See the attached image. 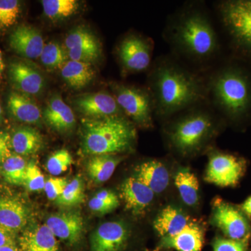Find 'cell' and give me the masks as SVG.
Listing matches in <instances>:
<instances>
[{
	"instance_id": "33",
	"label": "cell",
	"mask_w": 251,
	"mask_h": 251,
	"mask_svg": "<svg viewBox=\"0 0 251 251\" xmlns=\"http://www.w3.org/2000/svg\"><path fill=\"white\" fill-rule=\"evenodd\" d=\"M21 12L18 0H0V29H6L17 22Z\"/></svg>"
},
{
	"instance_id": "40",
	"label": "cell",
	"mask_w": 251,
	"mask_h": 251,
	"mask_svg": "<svg viewBox=\"0 0 251 251\" xmlns=\"http://www.w3.org/2000/svg\"><path fill=\"white\" fill-rule=\"evenodd\" d=\"M11 138L7 133L0 131V163H4L11 155Z\"/></svg>"
},
{
	"instance_id": "5",
	"label": "cell",
	"mask_w": 251,
	"mask_h": 251,
	"mask_svg": "<svg viewBox=\"0 0 251 251\" xmlns=\"http://www.w3.org/2000/svg\"><path fill=\"white\" fill-rule=\"evenodd\" d=\"M134 124L123 115L82 122V152L87 155L129 152L136 142Z\"/></svg>"
},
{
	"instance_id": "7",
	"label": "cell",
	"mask_w": 251,
	"mask_h": 251,
	"mask_svg": "<svg viewBox=\"0 0 251 251\" xmlns=\"http://www.w3.org/2000/svg\"><path fill=\"white\" fill-rule=\"evenodd\" d=\"M111 88L119 106L130 121L143 128L153 126L154 103L148 87L113 83Z\"/></svg>"
},
{
	"instance_id": "41",
	"label": "cell",
	"mask_w": 251,
	"mask_h": 251,
	"mask_svg": "<svg viewBox=\"0 0 251 251\" xmlns=\"http://www.w3.org/2000/svg\"><path fill=\"white\" fill-rule=\"evenodd\" d=\"M17 241L16 233L0 225V248L6 246L17 245Z\"/></svg>"
},
{
	"instance_id": "21",
	"label": "cell",
	"mask_w": 251,
	"mask_h": 251,
	"mask_svg": "<svg viewBox=\"0 0 251 251\" xmlns=\"http://www.w3.org/2000/svg\"><path fill=\"white\" fill-rule=\"evenodd\" d=\"M192 219L179 208L167 206L153 221V228L161 238L173 237L183 230Z\"/></svg>"
},
{
	"instance_id": "31",
	"label": "cell",
	"mask_w": 251,
	"mask_h": 251,
	"mask_svg": "<svg viewBox=\"0 0 251 251\" xmlns=\"http://www.w3.org/2000/svg\"><path fill=\"white\" fill-rule=\"evenodd\" d=\"M68 54L65 50L57 43L50 42L45 44L40 58L41 62L49 69H62L67 62Z\"/></svg>"
},
{
	"instance_id": "19",
	"label": "cell",
	"mask_w": 251,
	"mask_h": 251,
	"mask_svg": "<svg viewBox=\"0 0 251 251\" xmlns=\"http://www.w3.org/2000/svg\"><path fill=\"white\" fill-rule=\"evenodd\" d=\"M135 171V176L151 188L155 194L164 192L169 186V171L166 165L159 160L145 161L138 165Z\"/></svg>"
},
{
	"instance_id": "30",
	"label": "cell",
	"mask_w": 251,
	"mask_h": 251,
	"mask_svg": "<svg viewBox=\"0 0 251 251\" xmlns=\"http://www.w3.org/2000/svg\"><path fill=\"white\" fill-rule=\"evenodd\" d=\"M27 163L20 155H11L2 163V175L8 183L23 185Z\"/></svg>"
},
{
	"instance_id": "4",
	"label": "cell",
	"mask_w": 251,
	"mask_h": 251,
	"mask_svg": "<svg viewBox=\"0 0 251 251\" xmlns=\"http://www.w3.org/2000/svg\"><path fill=\"white\" fill-rule=\"evenodd\" d=\"M223 122L207 101L204 102L166 120L165 137L170 148L179 156H195L214 139Z\"/></svg>"
},
{
	"instance_id": "18",
	"label": "cell",
	"mask_w": 251,
	"mask_h": 251,
	"mask_svg": "<svg viewBox=\"0 0 251 251\" xmlns=\"http://www.w3.org/2000/svg\"><path fill=\"white\" fill-rule=\"evenodd\" d=\"M204 230L196 221L191 222L179 233L173 237L161 238L159 247L176 251H202Z\"/></svg>"
},
{
	"instance_id": "16",
	"label": "cell",
	"mask_w": 251,
	"mask_h": 251,
	"mask_svg": "<svg viewBox=\"0 0 251 251\" xmlns=\"http://www.w3.org/2000/svg\"><path fill=\"white\" fill-rule=\"evenodd\" d=\"M9 74L15 87L25 95H38L45 85L42 75L29 64L22 62L11 63Z\"/></svg>"
},
{
	"instance_id": "35",
	"label": "cell",
	"mask_w": 251,
	"mask_h": 251,
	"mask_svg": "<svg viewBox=\"0 0 251 251\" xmlns=\"http://www.w3.org/2000/svg\"><path fill=\"white\" fill-rule=\"evenodd\" d=\"M45 184V178L40 168L36 165L35 162H29L26 168L23 185L29 191H41L44 189Z\"/></svg>"
},
{
	"instance_id": "22",
	"label": "cell",
	"mask_w": 251,
	"mask_h": 251,
	"mask_svg": "<svg viewBox=\"0 0 251 251\" xmlns=\"http://www.w3.org/2000/svg\"><path fill=\"white\" fill-rule=\"evenodd\" d=\"M28 215L27 206L17 198L0 197V225L5 228L16 233L27 224Z\"/></svg>"
},
{
	"instance_id": "36",
	"label": "cell",
	"mask_w": 251,
	"mask_h": 251,
	"mask_svg": "<svg viewBox=\"0 0 251 251\" xmlns=\"http://www.w3.org/2000/svg\"><path fill=\"white\" fill-rule=\"evenodd\" d=\"M250 239L234 240L221 236L213 242V251H248Z\"/></svg>"
},
{
	"instance_id": "34",
	"label": "cell",
	"mask_w": 251,
	"mask_h": 251,
	"mask_svg": "<svg viewBox=\"0 0 251 251\" xmlns=\"http://www.w3.org/2000/svg\"><path fill=\"white\" fill-rule=\"evenodd\" d=\"M74 163L70 152L67 150L55 151L49 157L46 163V169L54 176H58L67 171Z\"/></svg>"
},
{
	"instance_id": "9",
	"label": "cell",
	"mask_w": 251,
	"mask_h": 251,
	"mask_svg": "<svg viewBox=\"0 0 251 251\" xmlns=\"http://www.w3.org/2000/svg\"><path fill=\"white\" fill-rule=\"evenodd\" d=\"M247 169V161L242 157L224 151H211L204 179L221 187L235 186Z\"/></svg>"
},
{
	"instance_id": "25",
	"label": "cell",
	"mask_w": 251,
	"mask_h": 251,
	"mask_svg": "<svg viewBox=\"0 0 251 251\" xmlns=\"http://www.w3.org/2000/svg\"><path fill=\"white\" fill-rule=\"evenodd\" d=\"M123 159L124 157L117 155H95L87 162V171L89 176L96 184H103L111 177Z\"/></svg>"
},
{
	"instance_id": "26",
	"label": "cell",
	"mask_w": 251,
	"mask_h": 251,
	"mask_svg": "<svg viewBox=\"0 0 251 251\" xmlns=\"http://www.w3.org/2000/svg\"><path fill=\"white\" fill-rule=\"evenodd\" d=\"M44 145L42 135L32 128L16 130L11 137V148L20 156H29L39 152Z\"/></svg>"
},
{
	"instance_id": "23",
	"label": "cell",
	"mask_w": 251,
	"mask_h": 251,
	"mask_svg": "<svg viewBox=\"0 0 251 251\" xmlns=\"http://www.w3.org/2000/svg\"><path fill=\"white\" fill-rule=\"evenodd\" d=\"M8 108L16 120L24 123H39L42 117L41 109L25 94L17 92L10 94Z\"/></svg>"
},
{
	"instance_id": "1",
	"label": "cell",
	"mask_w": 251,
	"mask_h": 251,
	"mask_svg": "<svg viewBox=\"0 0 251 251\" xmlns=\"http://www.w3.org/2000/svg\"><path fill=\"white\" fill-rule=\"evenodd\" d=\"M163 37L170 53L196 72L202 74L219 62V32L203 1H188L170 15Z\"/></svg>"
},
{
	"instance_id": "3",
	"label": "cell",
	"mask_w": 251,
	"mask_h": 251,
	"mask_svg": "<svg viewBox=\"0 0 251 251\" xmlns=\"http://www.w3.org/2000/svg\"><path fill=\"white\" fill-rule=\"evenodd\" d=\"M206 100L221 118L237 123L251 112V75L235 63L219 62L203 73Z\"/></svg>"
},
{
	"instance_id": "20",
	"label": "cell",
	"mask_w": 251,
	"mask_h": 251,
	"mask_svg": "<svg viewBox=\"0 0 251 251\" xmlns=\"http://www.w3.org/2000/svg\"><path fill=\"white\" fill-rule=\"evenodd\" d=\"M43 115L49 126L59 133H67L75 127V117L72 109L59 96L49 100Z\"/></svg>"
},
{
	"instance_id": "45",
	"label": "cell",
	"mask_w": 251,
	"mask_h": 251,
	"mask_svg": "<svg viewBox=\"0 0 251 251\" xmlns=\"http://www.w3.org/2000/svg\"><path fill=\"white\" fill-rule=\"evenodd\" d=\"M2 118V108H1V104H0V120Z\"/></svg>"
},
{
	"instance_id": "38",
	"label": "cell",
	"mask_w": 251,
	"mask_h": 251,
	"mask_svg": "<svg viewBox=\"0 0 251 251\" xmlns=\"http://www.w3.org/2000/svg\"><path fill=\"white\" fill-rule=\"evenodd\" d=\"M69 180L65 177H51L46 181L45 191L46 196L50 201H56L62 195Z\"/></svg>"
},
{
	"instance_id": "8",
	"label": "cell",
	"mask_w": 251,
	"mask_h": 251,
	"mask_svg": "<svg viewBox=\"0 0 251 251\" xmlns=\"http://www.w3.org/2000/svg\"><path fill=\"white\" fill-rule=\"evenodd\" d=\"M152 39L135 33L124 36L116 48L117 58L127 74L148 72L152 65Z\"/></svg>"
},
{
	"instance_id": "2",
	"label": "cell",
	"mask_w": 251,
	"mask_h": 251,
	"mask_svg": "<svg viewBox=\"0 0 251 251\" xmlns=\"http://www.w3.org/2000/svg\"><path fill=\"white\" fill-rule=\"evenodd\" d=\"M148 87L154 103V117L165 122L175 114L204 103V76L171 53L153 60L148 71Z\"/></svg>"
},
{
	"instance_id": "10",
	"label": "cell",
	"mask_w": 251,
	"mask_h": 251,
	"mask_svg": "<svg viewBox=\"0 0 251 251\" xmlns=\"http://www.w3.org/2000/svg\"><path fill=\"white\" fill-rule=\"evenodd\" d=\"M211 223L224 233L225 237L234 240L251 239L250 220L240 206L217 198L213 204Z\"/></svg>"
},
{
	"instance_id": "42",
	"label": "cell",
	"mask_w": 251,
	"mask_h": 251,
	"mask_svg": "<svg viewBox=\"0 0 251 251\" xmlns=\"http://www.w3.org/2000/svg\"><path fill=\"white\" fill-rule=\"evenodd\" d=\"M242 210L245 213L246 215L251 219V196L247 198L244 203L240 206Z\"/></svg>"
},
{
	"instance_id": "6",
	"label": "cell",
	"mask_w": 251,
	"mask_h": 251,
	"mask_svg": "<svg viewBox=\"0 0 251 251\" xmlns=\"http://www.w3.org/2000/svg\"><path fill=\"white\" fill-rule=\"evenodd\" d=\"M215 11L232 45L251 59V0L218 1Z\"/></svg>"
},
{
	"instance_id": "32",
	"label": "cell",
	"mask_w": 251,
	"mask_h": 251,
	"mask_svg": "<svg viewBox=\"0 0 251 251\" xmlns=\"http://www.w3.org/2000/svg\"><path fill=\"white\" fill-rule=\"evenodd\" d=\"M85 198L83 182L80 176L69 181L56 202L60 206H72L80 204Z\"/></svg>"
},
{
	"instance_id": "28",
	"label": "cell",
	"mask_w": 251,
	"mask_h": 251,
	"mask_svg": "<svg viewBox=\"0 0 251 251\" xmlns=\"http://www.w3.org/2000/svg\"><path fill=\"white\" fill-rule=\"evenodd\" d=\"M41 4L44 14L52 21L70 17L79 9L76 0H43Z\"/></svg>"
},
{
	"instance_id": "12",
	"label": "cell",
	"mask_w": 251,
	"mask_h": 251,
	"mask_svg": "<svg viewBox=\"0 0 251 251\" xmlns=\"http://www.w3.org/2000/svg\"><path fill=\"white\" fill-rule=\"evenodd\" d=\"M130 239L129 228L125 223H104L91 236L90 251H125Z\"/></svg>"
},
{
	"instance_id": "39",
	"label": "cell",
	"mask_w": 251,
	"mask_h": 251,
	"mask_svg": "<svg viewBox=\"0 0 251 251\" xmlns=\"http://www.w3.org/2000/svg\"><path fill=\"white\" fill-rule=\"evenodd\" d=\"M119 205H120V203L108 202V201L100 199L95 196L92 198L89 202V206H90L91 210L94 211L96 214H100V215L112 212V211L118 207Z\"/></svg>"
},
{
	"instance_id": "13",
	"label": "cell",
	"mask_w": 251,
	"mask_h": 251,
	"mask_svg": "<svg viewBox=\"0 0 251 251\" xmlns=\"http://www.w3.org/2000/svg\"><path fill=\"white\" fill-rule=\"evenodd\" d=\"M74 104L82 115L89 118L122 115L116 99L106 92L80 96L75 99Z\"/></svg>"
},
{
	"instance_id": "11",
	"label": "cell",
	"mask_w": 251,
	"mask_h": 251,
	"mask_svg": "<svg viewBox=\"0 0 251 251\" xmlns=\"http://www.w3.org/2000/svg\"><path fill=\"white\" fill-rule=\"evenodd\" d=\"M46 226L51 232L72 250L78 249L83 241L84 221L77 211H65L50 216Z\"/></svg>"
},
{
	"instance_id": "44",
	"label": "cell",
	"mask_w": 251,
	"mask_h": 251,
	"mask_svg": "<svg viewBox=\"0 0 251 251\" xmlns=\"http://www.w3.org/2000/svg\"><path fill=\"white\" fill-rule=\"evenodd\" d=\"M4 69V62H3L2 54H1V52L0 51V76H1V74H2Z\"/></svg>"
},
{
	"instance_id": "15",
	"label": "cell",
	"mask_w": 251,
	"mask_h": 251,
	"mask_svg": "<svg viewBox=\"0 0 251 251\" xmlns=\"http://www.w3.org/2000/svg\"><path fill=\"white\" fill-rule=\"evenodd\" d=\"M9 45L20 55L35 59L40 57L45 43L40 31L31 26L23 25L11 33Z\"/></svg>"
},
{
	"instance_id": "43",
	"label": "cell",
	"mask_w": 251,
	"mask_h": 251,
	"mask_svg": "<svg viewBox=\"0 0 251 251\" xmlns=\"http://www.w3.org/2000/svg\"><path fill=\"white\" fill-rule=\"evenodd\" d=\"M0 251H21L17 245L6 246L0 248Z\"/></svg>"
},
{
	"instance_id": "37",
	"label": "cell",
	"mask_w": 251,
	"mask_h": 251,
	"mask_svg": "<svg viewBox=\"0 0 251 251\" xmlns=\"http://www.w3.org/2000/svg\"><path fill=\"white\" fill-rule=\"evenodd\" d=\"M67 54L71 60L92 64L100 58L102 49H70Z\"/></svg>"
},
{
	"instance_id": "24",
	"label": "cell",
	"mask_w": 251,
	"mask_h": 251,
	"mask_svg": "<svg viewBox=\"0 0 251 251\" xmlns=\"http://www.w3.org/2000/svg\"><path fill=\"white\" fill-rule=\"evenodd\" d=\"M61 74L67 85L75 90L85 88L96 75L92 64L71 59L64 64L61 69Z\"/></svg>"
},
{
	"instance_id": "27",
	"label": "cell",
	"mask_w": 251,
	"mask_h": 251,
	"mask_svg": "<svg viewBox=\"0 0 251 251\" xmlns=\"http://www.w3.org/2000/svg\"><path fill=\"white\" fill-rule=\"evenodd\" d=\"M175 184L186 205H197L200 200L199 181L189 168H181L175 176Z\"/></svg>"
},
{
	"instance_id": "17",
	"label": "cell",
	"mask_w": 251,
	"mask_h": 251,
	"mask_svg": "<svg viewBox=\"0 0 251 251\" xmlns=\"http://www.w3.org/2000/svg\"><path fill=\"white\" fill-rule=\"evenodd\" d=\"M21 251H62L58 239L46 225H37L24 231L18 238Z\"/></svg>"
},
{
	"instance_id": "29",
	"label": "cell",
	"mask_w": 251,
	"mask_h": 251,
	"mask_svg": "<svg viewBox=\"0 0 251 251\" xmlns=\"http://www.w3.org/2000/svg\"><path fill=\"white\" fill-rule=\"evenodd\" d=\"M66 49H102L100 41L92 31L84 27H77L70 31L64 40Z\"/></svg>"
},
{
	"instance_id": "14",
	"label": "cell",
	"mask_w": 251,
	"mask_h": 251,
	"mask_svg": "<svg viewBox=\"0 0 251 251\" xmlns=\"http://www.w3.org/2000/svg\"><path fill=\"white\" fill-rule=\"evenodd\" d=\"M155 193L135 176L125 180L120 188V196L127 210L140 216L152 204Z\"/></svg>"
}]
</instances>
